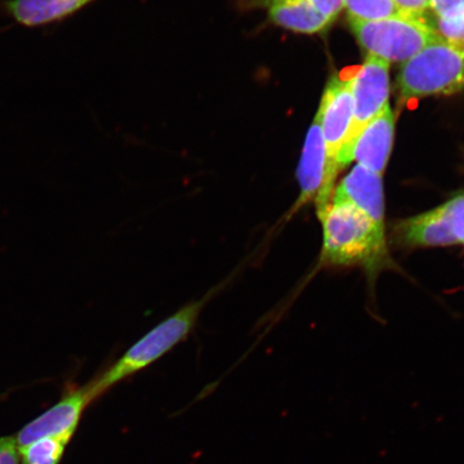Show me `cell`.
Listing matches in <instances>:
<instances>
[{"label": "cell", "mask_w": 464, "mask_h": 464, "mask_svg": "<svg viewBox=\"0 0 464 464\" xmlns=\"http://www.w3.org/2000/svg\"><path fill=\"white\" fill-rule=\"evenodd\" d=\"M458 243L464 245V194L444 203Z\"/></svg>", "instance_id": "cell-17"}, {"label": "cell", "mask_w": 464, "mask_h": 464, "mask_svg": "<svg viewBox=\"0 0 464 464\" xmlns=\"http://www.w3.org/2000/svg\"><path fill=\"white\" fill-rule=\"evenodd\" d=\"M72 437H46L20 448L22 464H58Z\"/></svg>", "instance_id": "cell-14"}, {"label": "cell", "mask_w": 464, "mask_h": 464, "mask_svg": "<svg viewBox=\"0 0 464 464\" xmlns=\"http://www.w3.org/2000/svg\"><path fill=\"white\" fill-rule=\"evenodd\" d=\"M20 462V448L15 438H0V464H19Z\"/></svg>", "instance_id": "cell-20"}, {"label": "cell", "mask_w": 464, "mask_h": 464, "mask_svg": "<svg viewBox=\"0 0 464 464\" xmlns=\"http://www.w3.org/2000/svg\"><path fill=\"white\" fill-rule=\"evenodd\" d=\"M353 36L368 55L387 63H405L420 51L442 39L430 17L397 14L377 20H350Z\"/></svg>", "instance_id": "cell-4"}, {"label": "cell", "mask_w": 464, "mask_h": 464, "mask_svg": "<svg viewBox=\"0 0 464 464\" xmlns=\"http://www.w3.org/2000/svg\"><path fill=\"white\" fill-rule=\"evenodd\" d=\"M431 24L440 38L449 42L464 43V13L451 20L430 17Z\"/></svg>", "instance_id": "cell-16"}, {"label": "cell", "mask_w": 464, "mask_h": 464, "mask_svg": "<svg viewBox=\"0 0 464 464\" xmlns=\"http://www.w3.org/2000/svg\"><path fill=\"white\" fill-rule=\"evenodd\" d=\"M324 230L322 264L363 266L370 271L384 263L385 226L374 222L351 203L332 201L317 212Z\"/></svg>", "instance_id": "cell-1"}, {"label": "cell", "mask_w": 464, "mask_h": 464, "mask_svg": "<svg viewBox=\"0 0 464 464\" xmlns=\"http://www.w3.org/2000/svg\"><path fill=\"white\" fill-rule=\"evenodd\" d=\"M318 10L334 21L344 9L343 0H309Z\"/></svg>", "instance_id": "cell-21"}, {"label": "cell", "mask_w": 464, "mask_h": 464, "mask_svg": "<svg viewBox=\"0 0 464 464\" xmlns=\"http://www.w3.org/2000/svg\"><path fill=\"white\" fill-rule=\"evenodd\" d=\"M390 63L374 55H367L362 66L350 79L353 120L351 131L341 150L350 147L364 127L390 104Z\"/></svg>", "instance_id": "cell-6"}, {"label": "cell", "mask_w": 464, "mask_h": 464, "mask_svg": "<svg viewBox=\"0 0 464 464\" xmlns=\"http://www.w3.org/2000/svg\"><path fill=\"white\" fill-rule=\"evenodd\" d=\"M398 14L411 17H426L431 11V0H392Z\"/></svg>", "instance_id": "cell-19"}, {"label": "cell", "mask_w": 464, "mask_h": 464, "mask_svg": "<svg viewBox=\"0 0 464 464\" xmlns=\"http://www.w3.org/2000/svg\"><path fill=\"white\" fill-rule=\"evenodd\" d=\"M242 4L246 8L264 9L275 25L297 34L321 33L334 23L309 0H242Z\"/></svg>", "instance_id": "cell-11"}, {"label": "cell", "mask_w": 464, "mask_h": 464, "mask_svg": "<svg viewBox=\"0 0 464 464\" xmlns=\"http://www.w3.org/2000/svg\"><path fill=\"white\" fill-rule=\"evenodd\" d=\"M94 401L89 385L69 391L54 406L16 434L19 448L46 437H72L87 405Z\"/></svg>", "instance_id": "cell-8"}, {"label": "cell", "mask_w": 464, "mask_h": 464, "mask_svg": "<svg viewBox=\"0 0 464 464\" xmlns=\"http://www.w3.org/2000/svg\"><path fill=\"white\" fill-rule=\"evenodd\" d=\"M393 235L405 247H434L457 245L445 205L396 225Z\"/></svg>", "instance_id": "cell-13"}, {"label": "cell", "mask_w": 464, "mask_h": 464, "mask_svg": "<svg viewBox=\"0 0 464 464\" xmlns=\"http://www.w3.org/2000/svg\"><path fill=\"white\" fill-rule=\"evenodd\" d=\"M230 280L231 276L208 290L200 299L185 304L145 334L111 367L89 382L92 399L96 400L118 382L149 368L187 340L198 323L203 309L222 292Z\"/></svg>", "instance_id": "cell-2"}, {"label": "cell", "mask_w": 464, "mask_h": 464, "mask_svg": "<svg viewBox=\"0 0 464 464\" xmlns=\"http://www.w3.org/2000/svg\"><path fill=\"white\" fill-rule=\"evenodd\" d=\"M332 201L351 203L379 225L385 226V198L382 176L361 165L353 168L334 188Z\"/></svg>", "instance_id": "cell-12"}, {"label": "cell", "mask_w": 464, "mask_h": 464, "mask_svg": "<svg viewBox=\"0 0 464 464\" xmlns=\"http://www.w3.org/2000/svg\"><path fill=\"white\" fill-rule=\"evenodd\" d=\"M317 115L328 154L329 169L326 183L317 196L321 201L332 199L335 178L340 172L336 159L350 133L353 120V102L350 80L334 77L329 81Z\"/></svg>", "instance_id": "cell-5"}, {"label": "cell", "mask_w": 464, "mask_h": 464, "mask_svg": "<svg viewBox=\"0 0 464 464\" xmlns=\"http://www.w3.org/2000/svg\"><path fill=\"white\" fill-rule=\"evenodd\" d=\"M96 0H0V14L21 27L44 28L71 19Z\"/></svg>", "instance_id": "cell-10"}, {"label": "cell", "mask_w": 464, "mask_h": 464, "mask_svg": "<svg viewBox=\"0 0 464 464\" xmlns=\"http://www.w3.org/2000/svg\"><path fill=\"white\" fill-rule=\"evenodd\" d=\"M431 13L440 20H451L464 13V0H431Z\"/></svg>", "instance_id": "cell-18"}, {"label": "cell", "mask_w": 464, "mask_h": 464, "mask_svg": "<svg viewBox=\"0 0 464 464\" xmlns=\"http://www.w3.org/2000/svg\"><path fill=\"white\" fill-rule=\"evenodd\" d=\"M329 169L328 154L324 144L321 121L315 115L314 120L306 133L303 154L297 169V179L300 195L285 219L292 218L306 203L315 200L319 191L326 183Z\"/></svg>", "instance_id": "cell-9"}, {"label": "cell", "mask_w": 464, "mask_h": 464, "mask_svg": "<svg viewBox=\"0 0 464 464\" xmlns=\"http://www.w3.org/2000/svg\"><path fill=\"white\" fill-rule=\"evenodd\" d=\"M400 101L464 92V43L440 39L404 63L398 77Z\"/></svg>", "instance_id": "cell-3"}, {"label": "cell", "mask_w": 464, "mask_h": 464, "mask_svg": "<svg viewBox=\"0 0 464 464\" xmlns=\"http://www.w3.org/2000/svg\"><path fill=\"white\" fill-rule=\"evenodd\" d=\"M394 139V114L390 104L364 127L350 147L336 159L341 171L352 161L382 176L390 160Z\"/></svg>", "instance_id": "cell-7"}, {"label": "cell", "mask_w": 464, "mask_h": 464, "mask_svg": "<svg viewBox=\"0 0 464 464\" xmlns=\"http://www.w3.org/2000/svg\"><path fill=\"white\" fill-rule=\"evenodd\" d=\"M348 20H377L397 15L392 0H343Z\"/></svg>", "instance_id": "cell-15"}]
</instances>
